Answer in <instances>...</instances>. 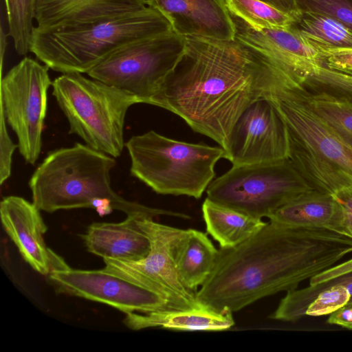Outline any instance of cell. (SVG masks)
<instances>
[{
	"instance_id": "6",
	"label": "cell",
	"mask_w": 352,
	"mask_h": 352,
	"mask_svg": "<svg viewBox=\"0 0 352 352\" xmlns=\"http://www.w3.org/2000/svg\"><path fill=\"white\" fill-rule=\"evenodd\" d=\"M52 95L66 117L69 133L113 157L122 153L129 109L140 100L131 93L81 73L62 74L52 81Z\"/></svg>"
},
{
	"instance_id": "32",
	"label": "cell",
	"mask_w": 352,
	"mask_h": 352,
	"mask_svg": "<svg viewBox=\"0 0 352 352\" xmlns=\"http://www.w3.org/2000/svg\"><path fill=\"white\" fill-rule=\"evenodd\" d=\"M322 63L339 72L352 73V47H316Z\"/></svg>"
},
{
	"instance_id": "19",
	"label": "cell",
	"mask_w": 352,
	"mask_h": 352,
	"mask_svg": "<svg viewBox=\"0 0 352 352\" xmlns=\"http://www.w3.org/2000/svg\"><path fill=\"white\" fill-rule=\"evenodd\" d=\"M267 218L284 226L323 228L345 234L339 203L333 195L316 189L299 195Z\"/></svg>"
},
{
	"instance_id": "20",
	"label": "cell",
	"mask_w": 352,
	"mask_h": 352,
	"mask_svg": "<svg viewBox=\"0 0 352 352\" xmlns=\"http://www.w3.org/2000/svg\"><path fill=\"white\" fill-rule=\"evenodd\" d=\"M124 324L132 330L162 327L177 331H219L234 324L232 313H222L204 305L186 309H162L126 314Z\"/></svg>"
},
{
	"instance_id": "29",
	"label": "cell",
	"mask_w": 352,
	"mask_h": 352,
	"mask_svg": "<svg viewBox=\"0 0 352 352\" xmlns=\"http://www.w3.org/2000/svg\"><path fill=\"white\" fill-rule=\"evenodd\" d=\"M301 12L330 16L352 30V0H295Z\"/></svg>"
},
{
	"instance_id": "8",
	"label": "cell",
	"mask_w": 352,
	"mask_h": 352,
	"mask_svg": "<svg viewBox=\"0 0 352 352\" xmlns=\"http://www.w3.org/2000/svg\"><path fill=\"white\" fill-rule=\"evenodd\" d=\"M314 189L289 159L232 166L214 179L207 197L256 218L268 217L299 195Z\"/></svg>"
},
{
	"instance_id": "9",
	"label": "cell",
	"mask_w": 352,
	"mask_h": 352,
	"mask_svg": "<svg viewBox=\"0 0 352 352\" xmlns=\"http://www.w3.org/2000/svg\"><path fill=\"white\" fill-rule=\"evenodd\" d=\"M48 71L45 65L25 56L1 81V111L17 137L20 154L32 165L42 148L47 91L52 84Z\"/></svg>"
},
{
	"instance_id": "17",
	"label": "cell",
	"mask_w": 352,
	"mask_h": 352,
	"mask_svg": "<svg viewBox=\"0 0 352 352\" xmlns=\"http://www.w3.org/2000/svg\"><path fill=\"white\" fill-rule=\"evenodd\" d=\"M143 215H127L119 223H94L82 239L87 250L103 259L135 261L149 252L151 243L141 226Z\"/></svg>"
},
{
	"instance_id": "15",
	"label": "cell",
	"mask_w": 352,
	"mask_h": 352,
	"mask_svg": "<svg viewBox=\"0 0 352 352\" xmlns=\"http://www.w3.org/2000/svg\"><path fill=\"white\" fill-rule=\"evenodd\" d=\"M183 36L233 40L236 28L225 0H146Z\"/></svg>"
},
{
	"instance_id": "2",
	"label": "cell",
	"mask_w": 352,
	"mask_h": 352,
	"mask_svg": "<svg viewBox=\"0 0 352 352\" xmlns=\"http://www.w3.org/2000/svg\"><path fill=\"white\" fill-rule=\"evenodd\" d=\"M351 253L352 237L344 234L269 221L241 243L218 250L214 267L196 296L211 309L234 313L298 289Z\"/></svg>"
},
{
	"instance_id": "10",
	"label": "cell",
	"mask_w": 352,
	"mask_h": 352,
	"mask_svg": "<svg viewBox=\"0 0 352 352\" xmlns=\"http://www.w3.org/2000/svg\"><path fill=\"white\" fill-rule=\"evenodd\" d=\"M140 223L151 243L148 254L135 261L104 259V268L157 293L166 301L167 309L202 306L197 292L181 280L175 265V248L184 229L157 223L153 219H143Z\"/></svg>"
},
{
	"instance_id": "13",
	"label": "cell",
	"mask_w": 352,
	"mask_h": 352,
	"mask_svg": "<svg viewBox=\"0 0 352 352\" xmlns=\"http://www.w3.org/2000/svg\"><path fill=\"white\" fill-rule=\"evenodd\" d=\"M271 100L289 138L325 158L352 184V144L302 102L292 87L283 89Z\"/></svg>"
},
{
	"instance_id": "11",
	"label": "cell",
	"mask_w": 352,
	"mask_h": 352,
	"mask_svg": "<svg viewBox=\"0 0 352 352\" xmlns=\"http://www.w3.org/2000/svg\"><path fill=\"white\" fill-rule=\"evenodd\" d=\"M223 149L232 166L289 159V131L271 100L260 99L242 113Z\"/></svg>"
},
{
	"instance_id": "31",
	"label": "cell",
	"mask_w": 352,
	"mask_h": 352,
	"mask_svg": "<svg viewBox=\"0 0 352 352\" xmlns=\"http://www.w3.org/2000/svg\"><path fill=\"white\" fill-rule=\"evenodd\" d=\"M18 144L13 142L6 128V120L1 111L0 122V184L11 175L12 155Z\"/></svg>"
},
{
	"instance_id": "4",
	"label": "cell",
	"mask_w": 352,
	"mask_h": 352,
	"mask_svg": "<svg viewBox=\"0 0 352 352\" xmlns=\"http://www.w3.org/2000/svg\"><path fill=\"white\" fill-rule=\"evenodd\" d=\"M173 31L156 8L41 30L34 26L30 52L53 71L87 74L110 54L136 40Z\"/></svg>"
},
{
	"instance_id": "5",
	"label": "cell",
	"mask_w": 352,
	"mask_h": 352,
	"mask_svg": "<svg viewBox=\"0 0 352 352\" xmlns=\"http://www.w3.org/2000/svg\"><path fill=\"white\" fill-rule=\"evenodd\" d=\"M125 146L133 177L158 194L195 199L206 190L217 162L226 155L221 146L177 140L154 131L132 136Z\"/></svg>"
},
{
	"instance_id": "12",
	"label": "cell",
	"mask_w": 352,
	"mask_h": 352,
	"mask_svg": "<svg viewBox=\"0 0 352 352\" xmlns=\"http://www.w3.org/2000/svg\"><path fill=\"white\" fill-rule=\"evenodd\" d=\"M50 280L59 291L110 305L126 314L167 309L166 301L157 293L107 270L53 271Z\"/></svg>"
},
{
	"instance_id": "27",
	"label": "cell",
	"mask_w": 352,
	"mask_h": 352,
	"mask_svg": "<svg viewBox=\"0 0 352 352\" xmlns=\"http://www.w3.org/2000/svg\"><path fill=\"white\" fill-rule=\"evenodd\" d=\"M8 24V35L13 40L19 55L30 52V44L34 28L36 0H4Z\"/></svg>"
},
{
	"instance_id": "21",
	"label": "cell",
	"mask_w": 352,
	"mask_h": 352,
	"mask_svg": "<svg viewBox=\"0 0 352 352\" xmlns=\"http://www.w3.org/2000/svg\"><path fill=\"white\" fill-rule=\"evenodd\" d=\"M218 250L204 232L183 230L175 245V262L185 286L197 292L213 270Z\"/></svg>"
},
{
	"instance_id": "1",
	"label": "cell",
	"mask_w": 352,
	"mask_h": 352,
	"mask_svg": "<svg viewBox=\"0 0 352 352\" xmlns=\"http://www.w3.org/2000/svg\"><path fill=\"white\" fill-rule=\"evenodd\" d=\"M296 82L269 56L236 38L186 36L185 51L166 78L159 107L224 148L250 105L271 100Z\"/></svg>"
},
{
	"instance_id": "25",
	"label": "cell",
	"mask_w": 352,
	"mask_h": 352,
	"mask_svg": "<svg viewBox=\"0 0 352 352\" xmlns=\"http://www.w3.org/2000/svg\"><path fill=\"white\" fill-rule=\"evenodd\" d=\"M231 15L257 31L289 29L300 19V13L283 10L263 0H225Z\"/></svg>"
},
{
	"instance_id": "3",
	"label": "cell",
	"mask_w": 352,
	"mask_h": 352,
	"mask_svg": "<svg viewBox=\"0 0 352 352\" xmlns=\"http://www.w3.org/2000/svg\"><path fill=\"white\" fill-rule=\"evenodd\" d=\"M116 164L115 157L78 142L50 151L29 180L32 202L47 212L92 208L100 216L116 210L152 219L161 215L190 219L186 214L151 208L118 195L111 181Z\"/></svg>"
},
{
	"instance_id": "35",
	"label": "cell",
	"mask_w": 352,
	"mask_h": 352,
	"mask_svg": "<svg viewBox=\"0 0 352 352\" xmlns=\"http://www.w3.org/2000/svg\"><path fill=\"white\" fill-rule=\"evenodd\" d=\"M283 10L293 12L300 13L301 11L298 9L295 0H263Z\"/></svg>"
},
{
	"instance_id": "24",
	"label": "cell",
	"mask_w": 352,
	"mask_h": 352,
	"mask_svg": "<svg viewBox=\"0 0 352 352\" xmlns=\"http://www.w3.org/2000/svg\"><path fill=\"white\" fill-rule=\"evenodd\" d=\"M296 96L342 138L352 144V101L325 91L293 87Z\"/></svg>"
},
{
	"instance_id": "36",
	"label": "cell",
	"mask_w": 352,
	"mask_h": 352,
	"mask_svg": "<svg viewBox=\"0 0 352 352\" xmlns=\"http://www.w3.org/2000/svg\"><path fill=\"white\" fill-rule=\"evenodd\" d=\"M7 34L3 32V28H1V36H0V51H1V66L2 68L3 56L6 52L7 45Z\"/></svg>"
},
{
	"instance_id": "18",
	"label": "cell",
	"mask_w": 352,
	"mask_h": 352,
	"mask_svg": "<svg viewBox=\"0 0 352 352\" xmlns=\"http://www.w3.org/2000/svg\"><path fill=\"white\" fill-rule=\"evenodd\" d=\"M146 0H36L38 29L88 23L146 7Z\"/></svg>"
},
{
	"instance_id": "7",
	"label": "cell",
	"mask_w": 352,
	"mask_h": 352,
	"mask_svg": "<svg viewBox=\"0 0 352 352\" xmlns=\"http://www.w3.org/2000/svg\"><path fill=\"white\" fill-rule=\"evenodd\" d=\"M185 47L186 37L173 31L141 38L118 48L87 74L159 107L166 78Z\"/></svg>"
},
{
	"instance_id": "34",
	"label": "cell",
	"mask_w": 352,
	"mask_h": 352,
	"mask_svg": "<svg viewBox=\"0 0 352 352\" xmlns=\"http://www.w3.org/2000/svg\"><path fill=\"white\" fill-rule=\"evenodd\" d=\"M327 322L352 329V298L344 307L330 314Z\"/></svg>"
},
{
	"instance_id": "14",
	"label": "cell",
	"mask_w": 352,
	"mask_h": 352,
	"mask_svg": "<svg viewBox=\"0 0 352 352\" xmlns=\"http://www.w3.org/2000/svg\"><path fill=\"white\" fill-rule=\"evenodd\" d=\"M40 211L33 202L19 196L6 197L0 204L3 226L23 258L38 273L50 275L69 266L46 245L43 236L47 228Z\"/></svg>"
},
{
	"instance_id": "28",
	"label": "cell",
	"mask_w": 352,
	"mask_h": 352,
	"mask_svg": "<svg viewBox=\"0 0 352 352\" xmlns=\"http://www.w3.org/2000/svg\"><path fill=\"white\" fill-rule=\"evenodd\" d=\"M301 85L307 90L325 91L352 101V73L329 69L322 63L311 65Z\"/></svg>"
},
{
	"instance_id": "26",
	"label": "cell",
	"mask_w": 352,
	"mask_h": 352,
	"mask_svg": "<svg viewBox=\"0 0 352 352\" xmlns=\"http://www.w3.org/2000/svg\"><path fill=\"white\" fill-rule=\"evenodd\" d=\"M293 27L316 47H352V30L330 16L301 12Z\"/></svg>"
},
{
	"instance_id": "16",
	"label": "cell",
	"mask_w": 352,
	"mask_h": 352,
	"mask_svg": "<svg viewBox=\"0 0 352 352\" xmlns=\"http://www.w3.org/2000/svg\"><path fill=\"white\" fill-rule=\"evenodd\" d=\"M231 16L236 28L235 38L269 56L299 84L301 85L302 79L313 63H322L320 51L294 27L257 31Z\"/></svg>"
},
{
	"instance_id": "22",
	"label": "cell",
	"mask_w": 352,
	"mask_h": 352,
	"mask_svg": "<svg viewBox=\"0 0 352 352\" xmlns=\"http://www.w3.org/2000/svg\"><path fill=\"white\" fill-rule=\"evenodd\" d=\"M337 285L345 287L352 298V258L311 278L309 286L287 292L270 318L285 322L297 321L305 316L309 305L319 293Z\"/></svg>"
},
{
	"instance_id": "33",
	"label": "cell",
	"mask_w": 352,
	"mask_h": 352,
	"mask_svg": "<svg viewBox=\"0 0 352 352\" xmlns=\"http://www.w3.org/2000/svg\"><path fill=\"white\" fill-rule=\"evenodd\" d=\"M333 196L341 208L344 234L352 237V186Z\"/></svg>"
},
{
	"instance_id": "30",
	"label": "cell",
	"mask_w": 352,
	"mask_h": 352,
	"mask_svg": "<svg viewBox=\"0 0 352 352\" xmlns=\"http://www.w3.org/2000/svg\"><path fill=\"white\" fill-rule=\"evenodd\" d=\"M351 298V296L345 287L339 285L331 286L318 294L309 305L305 315H330L344 307Z\"/></svg>"
},
{
	"instance_id": "23",
	"label": "cell",
	"mask_w": 352,
	"mask_h": 352,
	"mask_svg": "<svg viewBox=\"0 0 352 352\" xmlns=\"http://www.w3.org/2000/svg\"><path fill=\"white\" fill-rule=\"evenodd\" d=\"M202 214L207 232L222 248L241 243L267 223L262 219L217 203L208 197L202 204Z\"/></svg>"
}]
</instances>
